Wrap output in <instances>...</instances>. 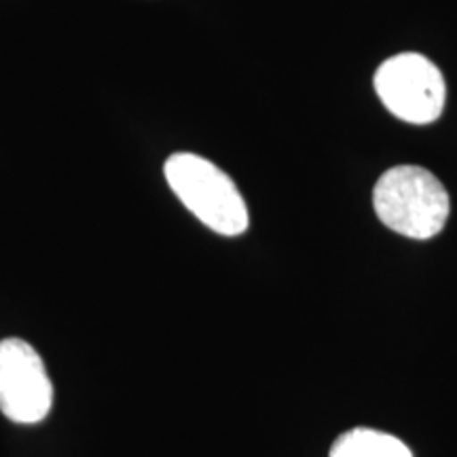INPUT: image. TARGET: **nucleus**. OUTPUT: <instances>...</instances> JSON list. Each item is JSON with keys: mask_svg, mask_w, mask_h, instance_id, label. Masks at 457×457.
<instances>
[{"mask_svg": "<svg viewBox=\"0 0 457 457\" xmlns=\"http://www.w3.org/2000/svg\"><path fill=\"white\" fill-rule=\"evenodd\" d=\"M377 219L411 239H430L449 219V193L443 182L420 165H396L377 180Z\"/></svg>", "mask_w": 457, "mask_h": 457, "instance_id": "f257e3e1", "label": "nucleus"}, {"mask_svg": "<svg viewBox=\"0 0 457 457\" xmlns=\"http://www.w3.org/2000/svg\"><path fill=\"white\" fill-rule=\"evenodd\" d=\"M163 170L176 197L208 228L236 237L250 227L242 193L219 165L193 153H176Z\"/></svg>", "mask_w": 457, "mask_h": 457, "instance_id": "f03ea898", "label": "nucleus"}, {"mask_svg": "<svg viewBox=\"0 0 457 457\" xmlns=\"http://www.w3.org/2000/svg\"><path fill=\"white\" fill-rule=\"evenodd\" d=\"M375 91L394 117L413 125L436 121L447 98L443 72L421 54L386 60L375 72Z\"/></svg>", "mask_w": 457, "mask_h": 457, "instance_id": "7ed1b4c3", "label": "nucleus"}, {"mask_svg": "<svg viewBox=\"0 0 457 457\" xmlns=\"http://www.w3.org/2000/svg\"><path fill=\"white\" fill-rule=\"evenodd\" d=\"M54 407L43 358L30 343L17 337L0 341V411L15 424H38Z\"/></svg>", "mask_w": 457, "mask_h": 457, "instance_id": "20e7f679", "label": "nucleus"}, {"mask_svg": "<svg viewBox=\"0 0 457 457\" xmlns=\"http://www.w3.org/2000/svg\"><path fill=\"white\" fill-rule=\"evenodd\" d=\"M328 457H413V453L392 434L370 428H353L337 438Z\"/></svg>", "mask_w": 457, "mask_h": 457, "instance_id": "39448f33", "label": "nucleus"}]
</instances>
